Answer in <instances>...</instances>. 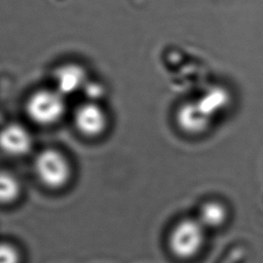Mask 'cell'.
Instances as JSON below:
<instances>
[{
  "mask_svg": "<svg viewBox=\"0 0 263 263\" xmlns=\"http://www.w3.org/2000/svg\"><path fill=\"white\" fill-rule=\"evenodd\" d=\"M18 181L6 172H0V203H9L20 194Z\"/></svg>",
  "mask_w": 263,
  "mask_h": 263,
  "instance_id": "cell-10",
  "label": "cell"
},
{
  "mask_svg": "<svg viewBox=\"0 0 263 263\" xmlns=\"http://www.w3.org/2000/svg\"><path fill=\"white\" fill-rule=\"evenodd\" d=\"M228 102V96L221 88H214L205 92L202 98L196 102L200 109L212 118L214 114L223 109Z\"/></svg>",
  "mask_w": 263,
  "mask_h": 263,
  "instance_id": "cell-9",
  "label": "cell"
},
{
  "mask_svg": "<svg viewBox=\"0 0 263 263\" xmlns=\"http://www.w3.org/2000/svg\"><path fill=\"white\" fill-rule=\"evenodd\" d=\"M204 240V227L198 220L185 219L179 222L172 230L168 246L172 253L181 259L195 256Z\"/></svg>",
  "mask_w": 263,
  "mask_h": 263,
  "instance_id": "cell-2",
  "label": "cell"
},
{
  "mask_svg": "<svg viewBox=\"0 0 263 263\" xmlns=\"http://www.w3.org/2000/svg\"><path fill=\"white\" fill-rule=\"evenodd\" d=\"M55 89L61 93L71 95L83 89L87 83L86 70L77 63H65L53 72Z\"/></svg>",
  "mask_w": 263,
  "mask_h": 263,
  "instance_id": "cell-5",
  "label": "cell"
},
{
  "mask_svg": "<svg viewBox=\"0 0 263 263\" xmlns=\"http://www.w3.org/2000/svg\"><path fill=\"white\" fill-rule=\"evenodd\" d=\"M227 218V212L224 205L217 201H209L204 203L198 216L199 223L205 228L220 227Z\"/></svg>",
  "mask_w": 263,
  "mask_h": 263,
  "instance_id": "cell-8",
  "label": "cell"
},
{
  "mask_svg": "<svg viewBox=\"0 0 263 263\" xmlns=\"http://www.w3.org/2000/svg\"><path fill=\"white\" fill-rule=\"evenodd\" d=\"M64 95L55 88H41L35 90L27 100L26 111L29 117L41 125L58 122L66 111Z\"/></svg>",
  "mask_w": 263,
  "mask_h": 263,
  "instance_id": "cell-1",
  "label": "cell"
},
{
  "mask_svg": "<svg viewBox=\"0 0 263 263\" xmlns=\"http://www.w3.org/2000/svg\"><path fill=\"white\" fill-rule=\"evenodd\" d=\"M20 255L10 245L0 243V263H18Z\"/></svg>",
  "mask_w": 263,
  "mask_h": 263,
  "instance_id": "cell-11",
  "label": "cell"
},
{
  "mask_svg": "<svg viewBox=\"0 0 263 263\" xmlns=\"http://www.w3.org/2000/svg\"><path fill=\"white\" fill-rule=\"evenodd\" d=\"M30 133L18 123H9L0 130V149L12 156H21L30 151Z\"/></svg>",
  "mask_w": 263,
  "mask_h": 263,
  "instance_id": "cell-6",
  "label": "cell"
},
{
  "mask_svg": "<svg viewBox=\"0 0 263 263\" xmlns=\"http://www.w3.org/2000/svg\"><path fill=\"white\" fill-rule=\"evenodd\" d=\"M74 122L81 134L88 137H96L105 130L107 126V115L99 104L86 102L77 107Z\"/></svg>",
  "mask_w": 263,
  "mask_h": 263,
  "instance_id": "cell-4",
  "label": "cell"
},
{
  "mask_svg": "<svg viewBox=\"0 0 263 263\" xmlns=\"http://www.w3.org/2000/svg\"><path fill=\"white\" fill-rule=\"evenodd\" d=\"M35 172L45 186L55 189L68 182L71 170L62 153L53 149H46L36 157Z\"/></svg>",
  "mask_w": 263,
  "mask_h": 263,
  "instance_id": "cell-3",
  "label": "cell"
},
{
  "mask_svg": "<svg viewBox=\"0 0 263 263\" xmlns=\"http://www.w3.org/2000/svg\"><path fill=\"white\" fill-rule=\"evenodd\" d=\"M211 117L208 116L197 103L184 104L177 112V122L186 133L199 134L210 124Z\"/></svg>",
  "mask_w": 263,
  "mask_h": 263,
  "instance_id": "cell-7",
  "label": "cell"
}]
</instances>
